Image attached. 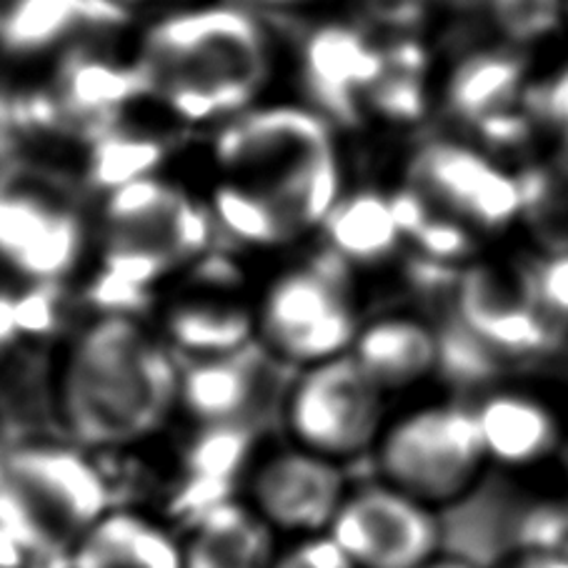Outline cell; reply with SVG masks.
Masks as SVG:
<instances>
[{"label":"cell","mask_w":568,"mask_h":568,"mask_svg":"<svg viewBox=\"0 0 568 568\" xmlns=\"http://www.w3.org/2000/svg\"><path fill=\"white\" fill-rule=\"evenodd\" d=\"M141 63L171 111L201 123L239 111L256 95L268 75V45L248 11L213 6L151 28Z\"/></svg>","instance_id":"6da1fadb"},{"label":"cell","mask_w":568,"mask_h":568,"mask_svg":"<svg viewBox=\"0 0 568 568\" xmlns=\"http://www.w3.org/2000/svg\"><path fill=\"white\" fill-rule=\"evenodd\" d=\"M179 390L171 356L125 316L83 333L63 384L68 428L91 446L139 438L161 424Z\"/></svg>","instance_id":"7a4b0ae2"},{"label":"cell","mask_w":568,"mask_h":568,"mask_svg":"<svg viewBox=\"0 0 568 568\" xmlns=\"http://www.w3.org/2000/svg\"><path fill=\"white\" fill-rule=\"evenodd\" d=\"M83 251V221L68 175L33 161L0 165V261L33 281H58Z\"/></svg>","instance_id":"3957f363"},{"label":"cell","mask_w":568,"mask_h":568,"mask_svg":"<svg viewBox=\"0 0 568 568\" xmlns=\"http://www.w3.org/2000/svg\"><path fill=\"white\" fill-rule=\"evenodd\" d=\"M484 454L478 414L448 406L410 416L390 430L381 466L404 491L440 501L471 484Z\"/></svg>","instance_id":"277c9868"},{"label":"cell","mask_w":568,"mask_h":568,"mask_svg":"<svg viewBox=\"0 0 568 568\" xmlns=\"http://www.w3.org/2000/svg\"><path fill=\"white\" fill-rule=\"evenodd\" d=\"M288 410L293 430L308 446L356 454L378 428V384L358 361H333L301 381Z\"/></svg>","instance_id":"5b68a950"},{"label":"cell","mask_w":568,"mask_h":568,"mask_svg":"<svg viewBox=\"0 0 568 568\" xmlns=\"http://www.w3.org/2000/svg\"><path fill=\"white\" fill-rule=\"evenodd\" d=\"M333 541L366 568H418L440 538L438 521L406 496L366 488L333 516Z\"/></svg>","instance_id":"8992f818"},{"label":"cell","mask_w":568,"mask_h":568,"mask_svg":"<svg viewBox=\"0 0 568 568\" xmlns=\"http://www.w3.org/2000/svg\"><path fill=\"white\" fill-rule=\"evenodd\" d=\"M458 313L476 333L508 358H548L564 351V331L536 306L524 268L516 278L494 268H468L458 286Z\"/></svg>","instance_id":"52a82bcc"},{"label":"cell","mask_w":568,"mask_h":568,"mask_svg":"<svg viewBox=\"0 0 568 568\" xmlns=\"http://www.w3.org/2000/svg\"><path fill=\"white\" fill-rule=\"evenodd\" d=\"M416 189L481 229H504L521 213L516 175H508L474 149L434 141L414 161Z\"/></svg>","instance_id":"ba28073f"},{"label":"cell","mask_w":568,"mask_h":568,"mask_svg":"<svg viewBox=\"0 0 568 568\" xmlns=\"http://www.w3.org/2000/svg\"><path fill=\"white\" fill-rule=\"evenodd\" d=\"M531 504V498L511 481L488 476L440 514V546L450 558L471 568H496L506 556L521 551V534Z\"/></svg>","instance_id":"9c48e42d"},{"label":"cell","mask_w":568,"mask_h":568,"mask_svg":"<svg viewBox=\"0 0 568 568\" xmlns=\"http://www.w3.org/2000/svg\"><path fill=\"white\" fill-rule=\"evenodd\" d=\"M384 73V51L356 28L323 26L303 45V83L311 101L328 121L346 129L361 123V95H368Z\"/></svg>","instance_id":"30bf717a"},{"label":"cell","mask_w":568,"mask_h":568,"mask_svg":"<svg viewBox=\"0 0 568 568\" xmlns=\"http://www.w3.org/2000/svg\"><path fill=\"white\" fill-rule=\"evenodd\" d=\"M11 481L51 518L58 531L98 521L111 504L108 484L95 468L71 448L23 446L6 462Z\"/></svg>","instance_id":"8fae6325"},{"label":"cell","mask_w":568,"mask_h":568,"mask_svg":"<svg viewBox=\"0 0 568 568\" xmlns=\"http://www.w3.org/2000/svg\"><path fill=\"white\" fill-rule=\"evenodd\" d=\"M149 93H155L153 81L141 61L133 65L115 63L78 48L58 68L53 95L61 103L68 131L88 143L115 123V115L125 103Z\"/></svg>","instance_id":"7c38bea8"},{"label":"cell","mask_w":568,"mask_h":568,"mask_svg":"<svg viewBox=\"0 0 568 568\" xmlns=\"http://www.w3.org/2000/svg\"><path fill=\"white\" fill-rule=\"evenodd\" d=\"M331 143L328 121L306 108L276 105L233 121L215 139V155L229 169H278Z\"/></svg>","instance_id":"4fadbf2b"},{"label":"cell","mask_w":568,"mask_h":568,"mask_svg":"<svg viewBox=\"0 0 568 568\" xmlns=\"http://www.w3.org/2000/svg\"><path fill=\"white\" fill-rule=\"evenodd\" d=\"M129 23L121 0H13L0 16L6 53L33 55L75 33L113 31Z\"/></svg>","instance_id":"5bb4252c"},{"label":"cell","mask_w":568,"mask_h":568,"mask_svg":"<svg viewBox=\"0 0 568 568\" xmlns=\"http://www.w3.org/2000/svg\"><path fill=\"white\" fill-rule=\"evenodd\" d=\"M344 478L318 458L288 454L271 462L256 478L263 511L286 528H321L336 516Z\"/></svg>","instance_id":"9a60e30c"},{"label":"cell","mask_w":568,"mask_h":568,"mask_svg":"<svg viewBox=\"0 0 568 568\" xmlns=\"http://www.w3.org/2000/svg\"><path fill=\"white\" fill-rule=\"evenodd\" d=\"M526 58L508 48L468 55L446 85V105L458 121L476 123L521 103Z\"/></svg>","instance_id":"2e32d148"},{"label":"cell","mask_w":568,"mask_h":568,"mask_svg":"<svg viewBox=\"0 0 568 568\" xmlns=\"http://www.w3.org/2000/svg\"><path fill=\"white\" fill-rule=\"evenodd\" d=\"M263 346L246 344L221 361L191 368L181 394L191 414L211 424L243 420L256 394V366Z\"/></svg>","instance_id":"e0dca14e"},{"label":"cell","mask_w":568,"mask_h":568,"mask_svg":"<svg viewBox=\"0 0 568 568\" xmlns=\"http://www.w3.org/2000/svg\"><path fill=\"white\" fill-rule=\"evenodd\" d=\"M484 446L504 464H528L556 446V424L544 406L521 396H496L478 410Z\"/></svg>","instance_id":"ac0fdd59"},{"label":"cell","mask_w":568,"mask_h":568,"mask_svg":"<svg viewBox=\"0 0 568 568\" xmlns=\"http://www.w3.org/2000/svg\"><path fill=\"white\" fill-rule=\"evenodd\" d=\"M358 364L378 386H404L436 366V336L410 321H384L358 341Z\"/></svg>","instance_id":"d6986e66"},{"label":"cell","mask_w":568,"mask_h":568,"mask_svg":"<svg viewBox=\"0 0 568 568\" xmlns=\"http://www.w3.org/2000/svg\"><path fill=\"white\" fill-rule=\"evenodd\" d=\"M331 246L351 261L371 263L386 258L400 239L390 203L378 193H356L333 205L323 221Z\"/></svg>","instance_id":"ffe728a7"},{"label":"cell","mask_w":568,"mask_h":568,"mask_svg":"<svg viewBox=\"0 0 568 568\" xmlns=\"http://www.w3.org/2000/svg\"><path fill=\"white\" fill-rule=\"evenodd\" d=\"M521 215L538 246L568 253V151L534 163L516 175Z\"/></svg>","instance_id":"44dd1931"},{"label":"cell","mask_w":568,"mask_h":568,"mask_svg":"<svg viewBox=\"0 0 568 568\" xmlns=\"http://www.w3.org/2000/svg\"><path fill=\"white\" fill-rule=\"evenodd\" d=\"M163 155V141L113 123L88 141L85 181L98 191H115L125 183L149 179Z\"/></svg>","instance_id":"7402d4cb"},{"label":"cell","mask_w":568,"mask_h":568,"mask_svg":"<svg viewBox=\"0 0 568 568\" xmlns=\"http://www.w3.org/2000/svg\"><path fill=\"white\" fill-rule=\"evenodd\" d=\"M436 366L446 384L462 390L491 386L508 368V356L494 348L454 311L440 318L436 333Z\"/></svg>","instance_id":"603a6c76"},{"label":"cell","mask_w":568,"mask_h":568,"mask_svg":"<svg viewBox=\"0 0 568 568\" xmlns=\"http://www.w3.org/2000/svg\"><path fill=\"white\" fill-rule=\"evenodd\" d=\"M341 303H344V296L331 291L311 271L286 276L271 291L266 306V326L271 338L286 351L293 341L326 318Z\"/></svg>","instance_id":"cb8c5ba5"},{"label":"cell","mask_w":568,"mask_h":568,"mask_svg":"<svg viewBox=\"0 0 568 568\" xmlns=\"http://www.w3.org/2000/svg\"><path fill=\"white\" fill-rule=\"evenodd\" d=\"M91 541L111 558L113 568H181V554L171 538L135 516L105 518L93 528Z\"/></svg>","instance_id":"d4e9b609"},{"label":"cell","mask_w":568,"mask_h":568,"mask_svg":"<svg viewBox=\"0 0 568 568\" xmlns=\"http://www.w3.org/2000/svg\"><path fill=\"white\" fill-rule=\"evenodd\" d=\"M215 219L233 239L273 246L293 236V229L268 193H251L239 185H221L213 195Z\"/></svg>","instance_id":"484cf974"},{"label":"cell","mask_w":568,"mask_h":568,"mask_svg":"<svg viewBox=\"0 0 568 568\" xmlns=\"http://www.w3.org/2000/svg\"><path fill=\"white\" fill-rule=\"evenodd\" d=\"M169 328L175 344L189 351H221L233 354L248 344L251 316L236 308L183 306L171 316Z\"/></svg>","instance_id":"4316f807"},{"label":"cell","mask_w":568,"mask_h":568,"mask_svg":"<svg viewBox=\"0 0 568 568\" xmlns=\"http://www.w3.org/2000/svg\"><path fill=\"white\" fill-rule=\"evenodd\" d=\"M256 430L243 420H219L193 438L189 446V471L236 478L251 454Z\"/></svg>","instance_id":"83f0119b"},{"label":"cell","mask_w":568,"mask_h":568,"mask_svg":"<svg viewBox=\"0 0 568 568\" xmlns=\"http://www.w3.org/2000/svg\"><path fill=\"white\" fill-rule=\"evenodd\" d=\"M181 199L183 193L175 191L173 185L155 181L149 175V179H139L111 191L105 203V219L108 225L149 221L155 219V215L169 213Z\"/></svg>","instance_id":"f1b7e54d"},{"label":"cell","mask_w":568,"mask_h":568,"mask_svg":"<svg viewBox=\"0 0 568 568\" xmlns=\"http://www.w3.org/2000/svg\"><path fill=\"white\" fill-rule=\"evenodd\" d=\"M494 23L516 43L554 33L566 13V0H491Z\"/></svg>","instance_id":"f546056e"},{"label":"cell","mask_w":568,"mask_h":568,"mask_svg":"<svg viewBox=\"0 0 568 568\" xmlns=\"http://www.w3.org/2000/svg\"><path fill=\"white\" fill-rule=\"evenodd\" d=\"M368 101L388 121L414 123L426 113L424 81L416 73L388 71L378 78V83L368 91Z\"/></svg>","instance_id":"4dcf8cb0"},{"label":"cell","mask_w":568,"mask_h":568,"mask_svg":"<svg viewBox=\"0 0 568 568\" xmlns=\"http://www.w3.org/2000/svg\"><path fill=\"white\" fill-rule=\"evenodd\" d=\"M528 283H531L536 306L544 316L566 331L568 326V253H554L551 258L536 261L524 266Z\"/></svg>","instance_id":"1f68e13d"},{"label":"cell","mask_w":568,"mask_h":568,"mask_svg":"<svg viewBox=\"0 0 568 568\" xmlns=\"http://www.w3.org/2000/svg\"><path fill=\"white\" fill-rule=\"evenodd\" d=\"M233 478L191 474L171 501V514L181 521L199 526L215 506L231 501Z\"/></svg>","instance_id":"d6a6232c"},{"label":"cell","mask_w":568,"mask_h":568,"mask_svg":"<svg viewBox=\"0 0 568 568\" xmlns=\"http://www.w3.org/2000/svg\"><path fill=\"white\" fill-rule=\"evenodd\" d=\"M85 301L98 311H108L113 316H125V313H141L151 306L149 286L133 283L119 273L101 268L95 278L88 283Z\"/></svg>","instance_id":"836d02e7"},{"label":"cell","mask_w":568,"mask_h":568,"mask_svg":"<svg viewBox=\"0 0 568 568\" xmlns=\"http://www.w3.org/2000/svg\"><path fill=\"white\" fill-rule=\"evenodd\" d=\"M354 338V316L346 308V303H341L338 308H333L326 318L318 321L311 331L298 336L293 344L286 348L291 358H323L341 351L351 344Z\"/></svg>","instance_id":"e575fe53"},{"label":"cell","mask_w":568,"mask_h":568,"mask_svg":"<svg viewBox=\"0 0 568 568\" xmlns=\"http://www.w3.org/2000/svg\"><path fill=\"white\" fill-rule=\"evenodd\" d=\"M63 291L55 281H41L36 288L16 298L18 333L28 336H51L61 323Z\"/></svg>","instance_id":"d590c367"},{"label":"cell","mask_w":568,"mask_h":568,"mask_svg":"<svg viewBox=\"0 0 568 568\" xmlns=\"http://www.w3.org/2000/svg\"><path fill=\"white\" fill-rule=\"evenodd\" d=\"M521 108L536 125H551L564 133L568 129V63L548 75L546 81L524 88Z\"/></svg>","instance_id":"8d00e7d4"},{"label":"cell","mask_w":568,"mask_h":568,"mask_svg":"<svg viewBox=\"0 0 568 568\" xmlns=\"http://www.w3.org/2000/svg\"><path fill=\"white\" fill-rule=\"evenodd\" d=\"M175 263L173 256L153 248L129 246V243H105L103 268L119 273L141 286H151L155 278H161Z\"/></svg>","instance_id":"74e56055"},{"label":"cell","mask_w":568,"mask_h":568,"mask_svg":"<svg viewBox=\"0 0 568 568\" xmlns=\"http://www.w3.org/2000/svg\"><path fill=\"white\" fill-rule=\"evenodd\" d=\"M474 129L481 135V141L488 149L516 151L524 149V145L531 141L536 123L531 115L524 111L521 103H518V108H506V111H498L486 115L481 121H476Z\"/></svg>","instance_id":"f35d334b"},{"label":"cell","mask_w":568,"mask_h":568,"mask_svg":"<svg viewBox=\"0 0 568 568\" xmlns=\"http://www.w3.org/2000/svg\"><path fill=\"white\" fill-rule=\"evenodd\" d=\"M414 239L426 256L448 263L466 256V253L471 251V239H468V233L462 225L444 219H430Z\"/></svg>","instance_id":"ab89813d"},{"label":"cell","mask_w":568,"mask_h":568,"mask_svg":"<svg viewBox=\"0 0 568 568\" xmlns=\"http://www.w3.org/2000/svg\"><path fill=\"white\" fill-rule=\"evenodd\" d=\"M276 568H354V558L333 538H318L296 548Z\"/></svg>","instance_id":"60d3db41"},{"label":"cell","mask_w":568,"mask_h":568,"mask_svg":"<svg viewBox=\"0 0 568 568\" xmlns=\"http://www.w3.org/2000/svg\"><path fill=\"white\" fill-rule=\"evenodd\" d=\"M390 211L398 223L400 236H416L424 225L434 219L428 209V195L420 189H406L394 193V199H388Z\"/></svg>","instance_id":"b9f144b4"},{"label":"cell","mask_w":568,"mask_h":568,"mask_svg":"<svg viewBox=\"0 0 568 568\" xmlns=\"http://www.w3.org/2000/svg\"><path fill=\"white\" fill-rule=\"evenodd\" d=\"M193 276H195V281L205 283V286L231 288L241 281V268L231 261V256H225V253L209 251L199 266L193 268Z\"/></svg>","instance_id":"7bdbcfd3"},{"label":"cell","mask_w":568,"mask_h":568,"mask_svg":"<svg viewBox=\"0 0 568 568\" xmlns=\"http://www.w3.org/2000/svg\"><path fill=\"white\" fill-rule=\"evenodd\" d=\"M18 336V323H16V298L0 293V354L8 351Z\"/></svg>","instance_id":"ee69618b"},{"label":"cell","mask_w":568,"mask_h":568,"mask_svg":"<svg viewBox=\"0 0 568 568\" xmlns=\"http://www.w3.org/2000/svg\"><path fill=\"white\" fill-rule=\"evenodd\" d=\"M26 548L0 528V568H23Z\"/></svg>","instance_id":"f6af8a7d"},{"label":"cell","mask_w":568,"mask_h":568,"mask_svg":"<svg viewBox=\"0 0 568 568\" xmlns=\"http://www.w3.org/2000/svg\"><path fill=\"white\" fill-rule=\"evenodd\" d=\"M33 568H73V558L65 551L43 554V556H36Z\"/></svg>","instance_id":"bcb514c9"},{"label":"cell","mask_w":568,"mask_h":568,"mask_svg":"<svg viewBox=\"0 0 568 568\" xmlns=\"http://www.w3.org/2000/svg\"><path fill=\"white\" fill-rule=\"evenodd\" d=\"M448 3H454V6H464V8H476V6H488L491 3V0H448Z\"/></svg>","instance_id":"7dc6e473"},{"label":"cell","mask_w":568,"mask_h":568,"mask_svg":"<svg viewBox=\"0 0 568 568\" xmlns=\"http://www.w3.org/2000/svg\"><path fill=\"white\" fill-rule=\"evenodd\" d=\"M428 568H471V566H468V564H462V561H456V558H450V561L434 564V566H428Z\"/></svg>","instance_id":"c3c4849f"},{"label":"cell","mask_w":568,"mask_h":568,"mask_svg":"<svg viewBox=\"0 0 568 568\" xmlns=\"http://www.w3.org/2000/svg\"><path fill=\"white\" fill-rule=\"evenodd\" d=\"M246 3H286V0H246Z\"/></svg>","instance_id":"681fc988"},{"label":"cell","mask_w":568,"mask_h":568,"mask_svg":"<svg viewBox=\"0 0 568 568\" xmlns=\"http://www.w3.org/2000/svg\"><path fill=\"white\" fill-rule=\"evenodd\" d=\"M6 484V474H3V462H0V486Z\"/></svg>","instance_id":"f907efd6"},{"label":"cell","mask_w":568,"mask_h":568,"mask_svg":"<svg viewBox=\"0 0 568 568\" xmlns=\"http://www.w3.org/2000/svg\"><path fill=\"white\" fill-rule=\"evenodd\" d=\"M566 376H568V356H566Z\"/></svg>","instance_id":"816d5d0a"},{"label":"cell","mask_w":568,"mask_h":568,"mask_svg":"<svg viewBox=\"0 0 568 568\" xmlns=\"http://www.w3.org/2000/svg\"><path fill=\"white\" fill-rule=\"evenodd\" d=\"M566 16H568V0H566Z\"/></svg>","instance_id":"f5cc1de1"},{"label":"cell","mask_w":568,"mask_h":568,"mask_svg":"<svg viewBox=\"0 0 568 568\" xmlns=\"http://www.w3.org/2000/svg\"><path fill=\"white\" fill-rule=\"evenodd\" d=\"M121 3H125V0H121Z\"/></svg>","instance_id":"db71d44e"}]
</instances>
